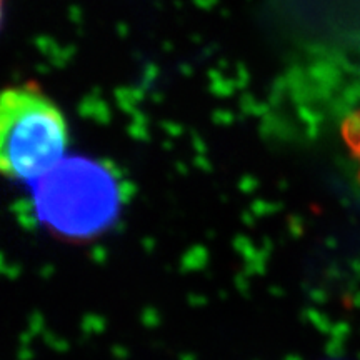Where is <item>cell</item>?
Wrapping results in <instances>:
<instances>
[{"label": "cell", "instance_id": "6da1fadb", "mask_svg": "<svg viewBox=\"0 0 360 360\" xmlns=\"http://www.w3.org/2000/svg\"><path fill=\"white\" fill-rule=\"evenodd\" d=\"M37 217L69 238H90L114 222L122 205L119 175L103 162L70 157L34 180Z\"/></svg>", "mask_w": 360, "mask_h": 360}, {"label": "cell", "instance_id": "7a4b0ae2", "mask_svg": "<svg viewBox=\"0 0 360 360\" xmlns=\"http://www.w3.org/2000/svg\"><path fill=\"white\" fill-rule=\"evenodd\" d=\"M65 115L37 85L0 89V175L34 182L64 159Z\"/></svg>", "mask_w": 360, "mask_h": 360}, {"label": "cell", "instance_id": "3957f363", "mask_svg": "<svg viewBox=\"0 0 360 360\" xmlns=\"http://www.w3.org/2000/svg\"><path fill=\"white\" fill-rule=\"evenodd\" d=\"M342 135H344V141L347 143L350 154L359 164V177H360V112L349 117L345 120L344 129H342Z\"/></svg>", "mask_w": 360, "mask_h": 360}, {"label": "cell", "instance_id": "277c9868", "mask_svg": "<svg viewBox=\"0 0 360 360\" xmlns=\"http://www.w3.org/2000/svg\"><path fill=\"white\" fill-rule=\"evenodd\" d=\"M4 15H6V0H0V27H2Z\"/></svg>", "mask_w": 360, "mask_h": 360}]
</instances>
